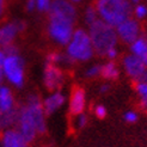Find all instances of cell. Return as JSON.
Listing matches in <instances>:
<instances>
[{
	"mask_svg": "<svg viewBox=\"0 0 147 147\" xmlns=\"http://www.w3.org/2000/svg\"><path fill=\"white\" fill-rule=\"evenodd\" d=\"M46 116L40 96L31 93L26 97L23 104L18 107L17 121L14 126L26 142L31 144L37 135L47 131Z\"/></svg>",
	"mask_w": 147,
	"mask_h": 147,
	"instance_id": "6da1fadb",
	"label": "cell"
},
{
	"mask_svg": "<svg viewBox=\"0 0 147 147\" xmlns=\"http://www.w3.org/2000/svg\"><path fill=\"white\" fill-rule=\"evenodd\" d=\"M87 32L90 35L94 54L99 56L104 57L108 50L117 47V45H119L116 29L99 18L96 22H93L91 25H89Z\"/></svg>",
	"mask_w": 147,
	"mask_h": 147,
	"instance_id": "7a4b0ae2",
	"label": "cell"
},
{
	"mask_svg": "<svg viewBox=\"0 0 147 147\" xmlns=\"http://www.w3.org/2000/svg\"><path fill=\"white\" fill-rule=\"evenodd\" d=\"M94 7L99 19L114 28L131 17L133 11V6L129 0H96Z\"/></svg>",
	"mask_w": 147,
	"mask_h": 147,
	"instance_id": "3957f363",
	"label": "cell"
},
{
	"mask_svg": "<svg viewBox=\"0 0 147 147\" xmlns=\"http://www.w3.org/2000/svg\"><path fill=\"white\" fill-rule=\"evenodd\" d=\"M66 54L73 62H86L93 57L94 49L85 29H74L69 42L66 45Z\"/></svg>",
	"mask_w": 147,
	"mask_h": 147,
	"instance_id": "277c9868",
	"label": "cell"
},
{
	"mask_svg": "<svg viewBox=\"0 0 147 147\" xmlns=\"http://www.w3.org/2000/svg\"><path fill=\"white\" fill-rule=\"evenodd\" d=\"M74 22L63 17L48 14L47 31L49 37L57 45L66 46L69 42L73 31H74Z\"/></svg>",
	"mask_w": 147,
	"mask_h": 147,
	"instance_id": "5b68a950",
	"label": "cell"
},
{
	"mask_svg": "<svg viewBox=\"0 0 147 147\" xmlns=\"http://www.w3.org/2000/svg\"><path fill=\"white\" fill-rule=\"evenodd\" d=\"M4 78L12 84L13 86L22 89L25 82L24 77V60L19 56V54L6 55L5 60L1 65Z\"/></svg>",
	"mask_w": 147,
	"mask_h": 147,
	"instance_id": "8992f818",
	"label": "cell"
},
{
	"mask_svg": "<svg viewBox=\"0 0 147 147\" xmlns=\"http://www.w3.org/2000/svg\"><path fill=\"white\" fill-rule=\"evenodd\" d=\"M122 68L126 76L134 83L147 82V66L131 53L122 57Z\"/></svg>",
	"mask_w": 147,
	"mask_h": 147,
	"instance_id": "52a82bcc",
	"label": "cell"
},
{
	"mask_svg": "<svg viewBox=\"0 0 147 147\" xmlns=\"http://www.w3.org/2000/svg\"><path fill=\"white\" fill-rule=\"evenodd\" d=\"M116 34L119 41H121L124 45H130L136 38H139L141 34V24L140 20L135 19L134 17H129L126 20H123L116 28Z\"/></svg>",
	"mask_w": 147,
	"mask_h": 147,
	"instance_id": "ba28073f",
	"label": "cell"
},
{
	"mask_svg": "<svg viewBox=\"0 0 147 147\" xmlns=\"http://www.w3.org/2000/svg\"><path fill=\"white\" fill-rule=\"evenodd\" d=\"M43 83L49 91H59L65 83V73L60 66L48 62L43 71Z\"/></svg>",
	"mask_w": 147,
	"mask_h": 147,
	"instance_id": "9c48e42d",
	"label": "cell"
},
{
	"mask_svg": "<svg viewBox=\"0 0 147 147\" xmlns=\"http://www.w3.org/2000/svg\"><path fill=\"white\" fill-rule=\"evenodd\" d=\"M47 12H48V14L63 17L66 19L74 22V23L78 17V12H77L76 6L73 5V3L69 1V0H51L49 10Z\"/></svg>",
	"mask_w": 147,
	"mask_h": 147,
	"instance_id": "30bf717a",
	"label": "cell"
},
{
	"mask_svg": "<svg viewBox=\"0 0 147 147\" xmlns=\"http://www.w3.org/2000/svg\"><path fill=\"white\" fill-rule=\"evenodd\" d=\"M25 23L22 20H13L0 26V47H6L13 43L17 35L25 30Z\"/></svg>",
	"mask_w": 147,
	"mask_h": 147,
	"instance_id": "8fae6325",
	"label": "cell"
},
{
	"mask_svg": "<svg viewBox=\"0 0 147 147\" xmlns=\"http://www.w3.org/2000/svg\"><path fill=\"white\" fill-rule=\"evenodd\" d=\"M0 145L4 147H29V142L20 135L16 128H9L1 131Z\"/></svg>",
	"mask_w": 147,
	"mask_h": 147,
	"instance_id": "7c38bea8",
	"label": "cell"
},
{
	"mask_svg": "<svg viewBox=\"0 0 147 147\" xmlns=\"http://www.w3.org/2000/svg\"><path fill=\"white\" fill-rule=\"evenodd\" d=\"M86 108V93L85 90L80 86H76L72 90L69 97V113L76 116L85 111Z\"/></svg>",
	"mask_w": 147,
	"mask_h": 147,
	"instance_id": "4fadbf2b",
	"label": "cell"
},
{
	"mask_svg": "<svg viewBox=\"0 0 147 147\" xmlns=\"http://www.w3.org/2000/svg\"><path fill=\"white\" fill-rule=\"evenodd\" d=\"M66 102V97L61 91H51L50 94L42 100V107L47 116L53 115L60 109Z\"/></svg>",
	"mask_w": 147,
	"mask_h": 147,
	"instance_id": "5bb4252c",
	"label": "cell"
},
{
	"mask_svg": "<svg viewBox=\"0 0 147 147\" xmlns=\"http://www.w3.org/2000/svg\"><path fill=\"white\" fill-rule=\"evenodd\" d=\"M17 108L18 107H17L12 90L9 86L0 84V111L10 113L16 110Z\"/></svg>",
	"mask_w": 147,
	"mask_h": 147,
	"instance_id": "9a60e30c",
	"label": "cell"
},
{
	"mask_svg": "<svg viewBox=\"0 0 147 147\" xmlns=\"http://www.w3.org/2000/svg\"><path fill=\"white\" fill-rule=\"evenodd\" d=\"M129 53L135 55L147 66V36L141 35L133 43L129 45Z\"/></svg>",
	"mask_w": 147,
	"mask_h": 147,
	"instance_id": "2e32d148",
	"label": "cell"
},
{
	"mask_svg": "<svg viewBox=\"0 0 147 147\" xmlns=\"http://www.w3.org/2000/svg\"><path fill=\"white\" fill-rule=\"evenodd\" d=\"M100 77L105 80H116L120 77V68L115 61H107L100 67Z\"/></svg>",
	"mask_w": 147,
	"mask_h": 147,
	"instance_id": "e0dca14e",
	"label": "cell"
},
{
	"mask_svg": "<svg viewBox=\"0 0 147 147\" xmlns=\"http://www.w3.org/2000/svg\"><path fill=\"white\" fill-rule=\"evenodd\" d=\"M134 89L138 97L139 107L141 110L147 113V82H139L134 83Z\"/></svg>",
	"mask_w": 147,
	"mask_h": 147,
	"instance_id": "ac0fdd59",
	"label": "cell"
},
{
	"mask_svg": "<svg viewBox=\"0 0 147 147\" xmlns=\"http://www.w3.org/2000/svg\"><path fill=\"white\" fill-rule=\"evenodd\" d=\"M47 61L51 62V63H55L57 66H61V65H71L73 61L67 56V54H63V53H59V51H53V53H49L47 56Z\"/></svg>",
	"mask_w": 147,
	"mask_h": 147,
	"instance_id": "d6986e66",
	"label": "cell"
},
{
	"mask_svg": "<svg viewBox=\"0 0 147 147\" xmlns=\"http://www.w3.org/2000/svg\"><path fill=\"white\" fill-rule=\"evenodd\" d=\"M131 17H134L138 20H144L147 18V5L144 3H140L133 6L131 11Z\"/></svg>",
	"mask_w": 147,
	"mask_h": 147,
	"instance_id": "ffe728a7",
	"label": "cell"
},
{
	"mask_svg": "<svg viewBox=\"0 0 147 147\" xmlns=\"http://www.w3.org/2000/svg\"><path fill=\"white\" fill-rule=\"evenodd\" d=\"M98 18L99 17H98V13H97V10H96V7H94V5L87 6L84 12V20H85L86 25L87 26L91 25L93 22H96Z\"/></svg>",
	"mask_w": 147,
	"mask_h": 147,
	"instance_id": "44dd1931",
	"label": "cell"
},
{
	"mask_svg": "<svg viewBox=\"0 0 147 147\" xmlns=\"http://www.w3.org/2000/svg\"><path fill=\"white\" fill-rule=\"evenodd\" d=\"M100 67H102V65H98V63L90 66V67L85 71V77L89 79L100 77Z\"/></svg>",
	"mask_w": 147,
	"mask_h": 147,
	"instance_id": "7402d4cb",
	"label": "cell"
},
{
	"mask_svg": "<svg viewBox=\"0 0 147 147\" xmlns=\"http://www.w3.org/2000/svg\"><path fill=\"white\" fill-rule=\"evenodd\" d=\"M76 121H74V126L76 128L78 129H82L84 127H86L87 122H89V117H87V115H85L84 113L79 114V115H76Z\"/></svg>",
	"mask_w": 147,
	"mask_h": 147,
	"instance_id": "603a6c76",
	"label": "cell"
},
{
	"mask_svg": "<svg viewBox=\"0 0 147 147\" xmlns=\"http://www.w3.org/2000/svg\"><path fill=\"white\" fill-rule=\"evenodd\" d=\"M123 120L126 121L127 123H129V124L136 123L139 121V114L135 111V110H128V111L124 113Z\"/></svg>",
	"mask_w": 147,
	"mask_h": 147,
	"instance_id": "cb8c5ba5",
	"label": "cell"
},
{
	"mask_svg": "<svg viewBox=\"0 0 147 147\" xmlns=\"http://www.w3.org/2000/svg\"><path fill=\"white\" fill-rule=\"evenodd\" d=\"M36 1V10L40 12H47L51 4V0H35Z\"/></svg>",
	"mask_w": 147,
	"mask_h": 147,
	"instance_id": "d4e9b609",
	"label": "cell"
},
{
	"mask_svg": "<svg viewBox=\"0 0 147 147\" xmlns=\"http://www.w3.org/2000/svg\"><path fill=\"white\" fill-rule=\"evenodd\" d=\"M93 114L96 115L98 119H104V117L108 115V110L103 104H97L93 108Z\"/></svg>",
	"mask_w": 147,
	"mask_h": 147,
	"instance_id": "484cf974",
	"label": "cell"
},
{
	"mask_svg": "<svg viewBox=\"0 0 147 147\" xmlns=\"http://www.w3.org/2000/svg\"><path fill=\"white\" fill-rule=\"evenodd\" d=\"M104 57H107V60L115 61L116 59L119 57V49H117V47L111 48L110 50H108V53L105 54V56H104Z\"/></svg>",
	"mask_w": 147,
	"mask_h": 147,
	"instance_id": "4316f807",
	"label": "cell"
},
{
	"mask_svg": "<svg viewBox=\"0 0 147 147\" xmlns=\"http://www.w3.org/2000/svg\"><path fill=\"white\" fill-rule=\"evenodd\" d=\"M26 10L29 12H32L36 10V1L35 0H26Z\"/></svg>",
	"mask_w": 147,
	"mask_h": 147,
	"instance_id": "83f0119b",
	"label": "cell"
},
{
	"mask_svg": "<svg viewBox=\"0 0 147 147\" xmlns=\"http://www.w3.org/2000/svg\"><path fill=\"white\" fill-rule=\"evenodd\" d=\"M109 91H110V85H109L108 83L100 85V87H99V92H100V93L104 94V93H108Z\"/></svg>",
	"mask_w": 147,
	"mask_h": 147,
	"instance_id": "f1b7e54d",
	"label": "cell"
},
{
	"mask_svg": "<svg viewBox=\"0 0 147 147\" xmlns=\"http://www.w3.org/2000/svg\"><path fill=\"white\" fill-rule=\"evenodd\" d=\"M5 57H6V53H5V50L3 47H0V66L3 65L4 60H5Z\"/></svg>",
	"mask_w": 147,
	"mask_h": 147,
	"instance_id": "f546056e",
	"label": "cell"
},
{
	"mask_svg": "<svg viewBox=\"0 0 147 147\" xmlns=\"http://www.w3.org/2000/svg\"><path fill=\"white\" fill-rule=\"evenodd\" d=\"M4 9H5V0H0V17L4 12Z\"/></svg>",
	"mask_w": 147,
	"mask_h": 147,
	"instance_id": "4dcf8cb0",
	"label": "cell"
},
{
	"mask_svg": "<svg viewBox=\"0 0 147 147\" xmlns=\"http://www.w3.org/2000/svg\"><path fill=\"white\" fill-rule=\"evenodd\" d=\"M129 3L131 4V6H134V5H138V4L142 3V0H129Z\"/></svg>",
	"mask_w": 147,
	"mask_h": 147,
	"instance_id": "1f68e13d",
	"label": "cell"
},
{
	"mask_svg": "<svg viewBox=\"0 0 147 147\" xmlns=\"http://www.w3.org/2000/svg\"><path fill=\"white\" fill-rule=\"evenodd\" d=\"M3 79H4V74H3V69H1V66H0V84H1Z\"/></svg>",
	"mask_w": 147,
	"mask_h": 147,
	"instance_id": "d6a6232c",
	"label": "cell"
},
{
	"mask_svg": "<svg viewBox=\"0 0 147 147\" xmlns=\"http://www.w3.org/2000/svg\"><path fill=\"white\" fill-rule=\"evenodd\" d=\"M69 1H72V3H82L83 0H69Z\"/></svg>",
	"mask_w": 147,
	"mask_h": 147,
	"instance_id": "836d02e7",
	"label": "cell"
},
{
	"mask_svg": "<svg viewBox=\"0 0 147 147\" xmlns=\"http://www.w3.org/2000/svg\"><path fill=\"white\" fill-rule=\"evenodd\" d=\"M0 147H4V146H1V145H0Z\"/></svg>",
	"mask_w": 147,
	"mask_h": 147,
	"instance_id": "e575fe53",
	"label": "cell"
}]
</instances>
